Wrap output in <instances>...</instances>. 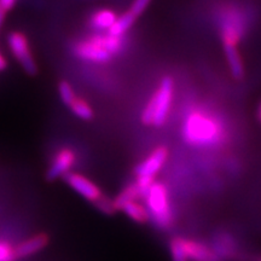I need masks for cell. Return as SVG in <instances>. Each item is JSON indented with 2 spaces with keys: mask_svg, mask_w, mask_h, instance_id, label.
I'll return each instance as SVG.
<instances>
[{
  "mask_svg": "<svg viewBox=\"0 0 261 261\" xmlns=\"http://www.w3.org/2000/svg\"><path fill=\"white\" fill-rule=\"evenodd\" d=\"M257 120L261 122V103L259 106V109H257Z\"/></svg>",
  "mask_w": 261,
  "mask_h": 261,
  "instance_id": "cell-26",
  "label": "cell"
},
{
  "mask_svg": "<svg viewBox=\"0 0 261 261\" xmlns=\"http://www.w3.org/2000/svg\"><path fill=\"white\" fill-rule=\"evenodd\" d=\"M64 179L71 189H74L77 194L86 198L87 201L92 202V203H96L103 196L100 189L92 180H90L89 178L80 174V173H68L64 175Z\"/></svg>",
  "mask_w": 261,
  "mask_h": 261,
  "instance_id": "cell-8",
  "label": "cell"
},
{
  "mask_svg": "<svg viewBox=\"0 0 261 261\" xmlns=\"http://www.w3.org/2000/svg\"><path fill=\"white\" fill-rule=\"evenodd\" d=\"M76 162V154L73 149L70 148H63L55 155L54 160H52L50 168L46 173L47 180H56V179L64 177L68 174L71 167Z\"/></svg>",
  "mask_w": 261,
  "mask_h": 261,
  "instance_id": "cell-9",
  "label": "cell"
},
{
  "mask_svg": "<svg viewBox=\"0 0 261 261\" xmlns=\"http://www.w3.org/2000/svg\"><path fill=\"white\" fill-rule=\"evenodd\" d=\"M139 198H144L143 197V194L140 192V190L137 187L136 182H132V184L127 185V187L123 189V190L117 195V197L115 200H113L114 207H115V211H121L122 207L126 203L132 201H137Z\"/></svg>",
  "mask_w": 261,
  "mask_h": 261,
  "instance_id": "cell-14",
  "label": "cell"
},
{
  "mask_svg": "<svg viewBox=\"0 0 261 261\" xmlns=\"http://www.w3.org/2000/svg\"><path fill=\"white\" fill-rule=\"evenodd\" d=\"M121 211L125 212V214L128 215L130 219L135 220L136 223H139V224L146 223L150 218L146 208L144 205L138 203L137 201H132V202H128V203H126L122 207Z\"/></svg>",
  "mask_w": 261,
  "mask_h": 261,
  "instance_id": "cell-16",
  "label": "cell"
},
{
  "mask_svg": "<svg viewBox=\"0 0 261 261\" xmlns=\"http://www.w3.org/2000/svg\"><path fill=\"white\" fill-rule=\"evenodd\" d=\"M224 52L232 76L234 79H243L244 64L242 61V56H241L240 51H238V47H226L224 48Z\"/></svg>",
  "mask_w": 261,
  "mask_h": 261,
  "instance_id": "cell-13",
  "label": "cell"
},
{
  "mask_svg": "<svg viewBox=\"0 0 261 261\" xmlns=\"http://www.w3.org/2000/svg\"><path fill=\"white\" fill-rule=\"evenodd\" d=\"M74 55L79 60L94 64H104L113 60V55L102 46L96 34L79 40L73 47Z\"/></svg>",
  "mask_w": 261,
  "mask_h": 261,
  "instance_id": "cell-6",
  "label": "cell"
},
{
  "mask_svg": "<svg viewBox=\"0 0 261 261\" xmlns=\"http://www.w3.org/2000/svg\"><path fill=\"white\" fill-rule=\"evenodd\" d=\"M94 204H96V207L98 208V210H99L104 214H113L116 212L115 207H114L113 200H110V198H108V197H104V196H102V197H100Z\"/></svg>",
  "mask_w": 261,
  "mask_h": 261,
  "instance_id": "cell-21",
  "label": "cell"
},
{
  "mask_svg": "<svg viewBox=\"0 0 261 261\" xmlns=\"http://www.w3.org/2000/svg\"><path fill=\"white\" fill-rule=\"evenodd\" d=\"M180 244L184 249L185 255L188 260L192 261H220L217 254L213 253L210 248L204 244L196 242V241L185 240V238H179Z\"/></svg>",
  "mask_w": 261,
  "mask_h": 261,
  "instance_id": "cell-10",
  "label": "cell"
},
{
  "mask_svg": "<svg viewBox=\"0 0 261 261\" xmlns=\"http://www.w3.org/2000/svg\"><path fill=\"white\" fill-rule=\"evenodd\" d=\"M174 94V81L169 75L162 77L159 87L142 112L140 120L145 126L161 127L168 119Z\"/></svg>",
  "mask_w": 261,
  "mask_h": 261,
  "instance_id": "cell-2",
  "label": "cell"
},
{
  "mask_svg": "<svg viewBox=\"0 0 261 261\" xmlns=\"http://www.w3.org/2000/svg\"><path fill=\"white\" fill-rule=\"evenodd\" d=\"M15 4H16V0H0V8L5 10L6 12L14 8Z\"/></svg>",
  "mask_w": 261,
  "mask_h": 261,
  "instance_id": "cell-23",
  "label": "cell"
},
{
  "mask_svg": "<svg viewBox=\"0 0 261 261\" xmlns=\"http://www.w3.org/2000/svg\"><path fill=\"white\" fill-rule=\"evenodd\" d=\"M69 108L71 113L81 120L89 121V120L93 119L94 113H93L92 107H91V104L89 102H86V100L83 99V98L80 97L75 98V100L70 104Z\"/></svg>",
  "mask_w": 261,
  "mask_h": 261,
  "instance_id": "cell-17",
  "label": "cell"
},
{
  "mask_svg": "<svg viewBox=\"0 0 261 261\" xmlns=\"http://www.w3.org/2000/svg\"><path fill=\"white\" fill-rule=\"evenodd\" d=\"M144 198L149 217L151 215L158 226L168 227L172 224L173 215L166 185L163 182L154 181Z\"/></svg>",
  "mask_w": 261,
  "mask_h": 261,
  "instance_id": "cell-3",
  "label": "cell"
},
{
  "mask_svg": "<svg viewBox=\"0 0 261 261\" xmlns=\"http://www.w3.org/2000/svg\"><path fill=\"white\" fill-rule=\"evenodd\" d=\"M117 15L113 9H98L90 16L89 27L96 33H108L116 21Z\"/></svg>",
  "mask_w": 261,
  "mask_h": 261,
  "instance_id": "cell-11",
  "label": "cell"
},
{
  "mask_svg": "<svg viewBox=\"0 0 261 261\" xmlns=\"http://www.w3.org/2000/svg\"><path fill=\"white\" fill-rule=\"evenodd\" d=\"M8 67V62H6L5 57L3 56L2 54H0V71L2 70H5V68Z\"/></svg>",
  "mask_w": 261,
  "mask_h": 261,
  "instance_id": "cell-24",
  "label": "cell"
},
{
  "mask_svg": "<svg viewBox=\"0 0 261 261\" xmlns=\"http://www.w3.org/2000/svg\"><path fill=\"white\" fill-rule=\"evenodd\" d=\"M136 19L137 18L129 11L123 12V14L117 16L116 21L114 22V24L108 33L115 35V37H125L126 33L136 23Z\"/></svg>",
  "mask_w": 261,
  "mask_h": 261,
  "instance_id": "cell-15",
  "label": "cell"
},
{
  "mask_svg": "<svg viewBox=\"0 0 261 261\" xmlns=\"http://www.w3.org/2000/svg\"><path fill=\"white\" fill-rule=\"evenodd\" d=\"M225 130L219 117L203 109H194L182 123V138L196 148H213L223 143Z\"/></svg>",
  "mask_w": 261,
  "mask_h": 261,
  "instance_id": "cell-1",
  "label": "cell"
},
{
  "mask_svg": "<svg viewBox=\"0 0 261 261\" xmlns=\"http://www.w3.org/2000/svg\"><path fill=\"white\" fill-rule=\"evenodd\" d=\"M5 15H6V11H5V10H3L2 8H0V28H2L3 23H4Z\"/></svg>",
  "mask_w": 261,
  "mask_h": 261,
  "instance_id": "cell-25",
  "label": "cell"
},
{
  "mask_svg": "<svg viewBox=\"0 0 261 261\" xmlns=\"http://www.w3.org/2000/svg\"><path fill=\"white\" fill-rule=\"evenodd\" d=\"M16 259L15 252L6 246L0 243V261H14Z\"/></svg>",
  "mask_w": 261,
  "mask_h": 261,
  "instance_id": "cell-22",
  "label": "cell"
},
{
  "mask_svg": "<svg viewBox=\"0 0 261 261\" xmlns=\"http://www.w3.org/2000/svg\"><path fill=\"white\" fill-rule=\"evenodd\" d=\"M58 93H60L61 100L67 107H69L75 100V98H76V94L74 92L73 86H71L68 81H61V83L58 84Z\"/></svg>",
  "mask_w": 261,
  "mask_h": 261,
  "instance_id": "cell-18",
  "label": "cell"
},
{
  "mask_svg": "<svg viewBox=\"0 0 261 261\" xmlns=\"http://www.w3.org/2000/svg\"><path fill=\"white\" fill-rule=\"evenodd\" d=\"M47 242H48V238L46 234H44V233L29 238V240L25 241V242L19 244V246L14 250L15 256L16 257H24V256L32 255V254L41 250L42 248L46 246Z\"/></svg>",
  "mask_w": 261,
  "mask_h": 261,
  "instance_id": "cell-12",
  "label": "cell"
},
{
  "mask_svg": "<svg viewBox=\"0 0 261 261\" xmlns=\"http://www.w3.org/2000/svg\"><path fill=\"white\" fill-rule=\"evenodd\" d=\"M244 21L242 12L234 9L225 10L220 19V37L224 48L238 47L244 34Z\"/></svg>",
  "mask_w": 261,
  "mask_h": 261,
  "instance_id": "cell-5",
  "label": "cell"
},
{
  "mask_svg": "<svg viewBox=\"0 0 261 261\" xmlns=\"http://www.w3.org/2000/svg\"><path fill=\"white\" fill-rule=\"evenodd\" d=\"M151 0H133L132 4H130L128 11L135 16L136 18H138L140 15H143L145 12V10L149 8Z\"/></svg>",
  "mask_w": 261,
  "mask_h": 261,
  "instance_id": "cell-19",
  "label": "cell"
},
{
  "mask_svg": "<svg viewBox=\"0 0 261 261\" xmlns=\"http://www.w3.org/2000/svg\"><path fill=\"white\" fill-rule=\"evenodd\" d=\"M171 254L173 261H189L187 255H185L179 238H175V240H173L171 242Z\"/></svg>",
  "mask_w": 261,
  "mask_h": 261,
  "instance_id": "cell-20",
  "label": "cell"
},
{
  "mask_svg": "<svg viewBox=\"0 0 261 261\" xmlns=\"http://www.w3.org/2000/svg\"><path fill=\"white\" fill-rule=\"evenodd\" d=\"M8 44L12 55L21 63L23 69L31 75L37 73V63H35L31 48H29V44L25 35L19 32H12L8 38Z\"/></svg>",
  "mask_w": 261,
  "mask_h": 261,
  "instance_id": "cell-7",
  "label": "cell"
},
{
  "mask_svg": "<svg viewBox=\"0 0 261 261\" xmlns=\"http://www.w3.org/2000/svg\"><path fill=\"white\" fill-rule=\"evenodd\" d=\"M168 149L166 146H158L152 150L150 155L142 163H139L138 167L136 168L137 180L136 184L140 192L143 194V197H145L146 192L155 181L156 174L161 171L166 161L168 159Z\"/></svg>",
  "mask_w": 261,
  "mask_h": 261,
  "instance_id": "cell-4",
  "label": "cell"
}]
</instances>
